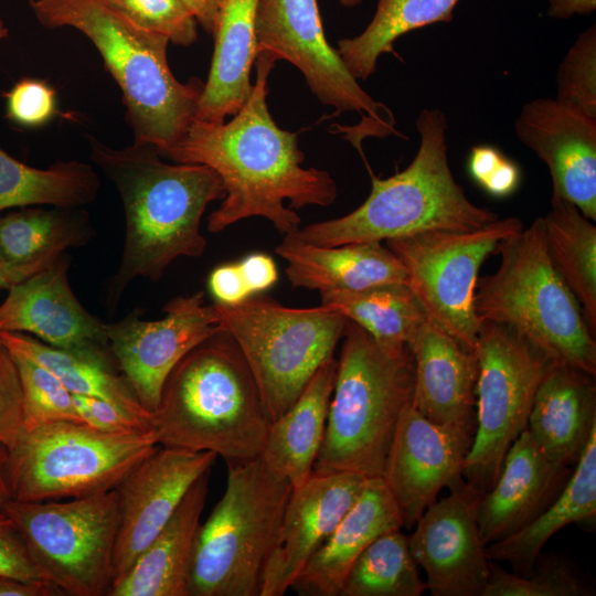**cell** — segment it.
Listing matches in <instances>:
<instances>
[{"label":"cell","instance_id":"40","mask_svg":"<svg viewBox=\"0 0 596 596\" xmlns=\"http://www.w3.org/2000/svg\"><path fill=\"white\" fill-rule=\"evenodd\" d=\"M555 98L596 117V24L576 38L561 61Z\"/></svg>","mask_w":596,"mask_h":596},{"label":"cell","instance_id":"22","mask_svg":"<svg viewBox=\"0 0 596 596\" xmlns=\"http://www.w3.org/2000/svg\"><path fill=\"white\" fill-rule=\"evenodd\" d=\"M568 468L552 461L525 428L508 449L494 485L480 497L477 519L486 546L542 513L565 486Z\"/></svg>","mask_w":596,"mask_h":596},{"label":"cell","instance_id":"16","mask_svg":"<svg viewBox=\"0 0 596 596\" xmlns=\"http://www.w3.org/2000/svg\"><path fill=\"white\" fill-rule=\"evenodd\" d=\"M418 518L408 544L433 596H482L490 576L477 512L483 492L465 478Z\"/></svg>","mask_w":596,"mask_h":596},{"label":"cell","instance_id":"17","mask_svg":"<svg viewBox=\"0 0 596 596\" xmlns=\"http://www.w3.org/2000/svg\"><path fill=\"white\" fill-rule=\"evenodd\" d=\"M216 457L213 451L159 446L115 488L119 526L113 558V584L162 530L188 490L211 469Z\"/></svg>","mask_w":596,"mask_h":596},{"label":"cell","instance_id":"21","mask_svg":"<svg viewBox=\"0 0 596 596\" xmlns=\"http://www.w3.org/2000/svg\"><path fill=\"white\" fill-rule=\"evenodd\" d=\"M368 478L352 472L313 473L292 488L260 595L283 596L360 496Z\"/></svg>","mask_w":596,"mask_h":596},{"label":"cell","instance_id":"48","mask_svg":"<svg viewBox=\"0 0 596 596\" xmlns=\"http://www.w3.org/2000/svg\"><path fill=\"white\" fill-rule=\"evenodd\" d=\"M238 266L253 295L270 288L278 279L275 262L267 254L252 253Z\"/></svg>","mask_w":596,"mask_h":596},{"label":"cell","instance_id":"39","mask_svg":"<svg viewBox=\"0 0 596 596\" xmlns=\"http://www.w3.org/2000/svg\"><path fill=\"white\" fill-rule=\"evenodd\" d=\"M12 354L23 392L24 432L61 421L84 423L72 393L52 372L21 354Z\"/></svg>","mask_w":596,"mask_h":596},{"label":"cell","instance_id":"9","mask_svg":"<svg viewBox=\"0 0 596 596\" xmlns=\"http://www.w3.org/2000/svg\"><path fill=\"white\" fill-rule=\"evenodd\" d=\"M213 307L254 376L270 423L292 406L317 370L333 356L348 321L323 305L290 308L258 294Z\"/></svg>","mask_w":596,"mask_h":596},{"label":"cell","instance_id":"2","mask_svg":"<svg viewBox=\"0 0 596 596\" xmlns=\"http://www.w3.org/2000/svg\"><path fill=\"white\" fill-rule=\"evenodd\" d=\"M89 157L113 182L125 213L119 267L107 290L114 308L138 277L157 281L178 257H199L206 247L200 225L206 206L225 198L220 175L198 163H167L150 143L120 149L87 135Z\"/></svg>","mask_w":596,"mask_h":596},{"label":"cell","instance_id":"42","mask_svg":"<svg viewBox=\"0 0 596 596\" xmlns=\"http://www.w3.org/2000/svg\"><path fill=\"white\" fill-rule=\"evenodd\" d=\"M56 110V93L41 79L22 78L6 95V117L23 128L45 125Z\"/></svg>","mask_w":596,"mask_h":596},{"label":"cell","instance_id":"3","mask_svg":"<svg viewBox=\"0 0 596 596\" xmlns=\"http://www.w3.org/2000/svg\"><path fill=\"white\" fill-rule=\"evenodd\" d=\"M269 424L240 348L221 330L171 371L150 432L160 446L213 451L234 465L260 457Z\"/></svg>","mask_w":596,"mask_h":596},{"label":"cell","instance_id":"6","mask_svg":"<svg viewBox=\"0 0 596 596\" xmlns=\"http://www.w3.org/2000/svg\"><path fill=\"white\" fill-rule=\"evenodd\" d=\"M323 440L313 473L382 477L404 411L412 405L414 359L408 347L389 351L347 321Z\"/></svg>","mask_w":596,"mask_h":596},{"label":"cell","instance_id":"24","mask_svg":"<svg viewBox=\"0 0 596 596\" xmlns=\"http://www.w3.org/2000/svg\"><path fill=\"white\" fill-rule=\"evenodd\" d=\"M403 528L400 511L381 477L368 478L360 496L291 589L301 596H340L350 568L381 534Z\"/></svg>","mask_w":596,"mask_h":596},{"label":"cell","instance_id":"33","mask_svg":"<svg viewBox=\"0 0 596 596\" xmlns=\"http://www.w3.org/2000/svg\"><path fill=\"white\" fill-rule=\"evenodd\" d=\"M543 224L551 263L577 299L595 336L596 226L574 204L555 195Z\"/></svg>","mask_w":596,"mask_h":596},{"label":"cell","instance_id":"14","mask_svg":"<svg viewBox=\"0 0 596 596\" xmlns=\"http://www.w3.org/2000/svg\"><path fill=\"white\" fill-rule=\"evenodd\" d=\"M255 28L258 53L296 66L323 105L358 113L377 135H400L391 110L361 87L329 44L317 0H258Z\"/></svg>","mask_w":596,"mask_h":596},{"label":"cell","instance_id":"34","mask_svg":"<svg viewBox=\"0 0 596 596\" xmlns=\"http://www.w3.org/2000/svg\"><path fill=\"white\" fill-rule=\"evenodd\" d=\"M100 188L94 168L58 160L46 169L30 167L0 148V211L33 205L84 207Z\"/></svg>","mask_w":596,"mask_h":596},{"label":"cell","instance_id":"12","mask_svg":"<svg viewBox=\"0 0 596 596\" xmlns=\"http://www.w3.org/2000/svg\"><path fill=\"white\" fill-rule=\"evenodd\" d=\"M475 352L476 430L464 478L486 492L508 449L526 428L536 390L553 361L513 328L491 321L481 322Z\"/></svg>","mask_w":596,"mask_h":596},{"label":"cell","instance_id":"31","mask_svg":"<svg viewBox=\"0 0 596 596\" xmlns=\"http://www.w3.org/2000/svg\"><path fill=\"white\" fill-rule=\"evenodd\" d=\"M596 430L588 439L562 491L532 522L513 534L486 546L490 561L513 565L515 574H528L545 543L561 529L595 521Z\"/></svg>","mask_w":596,"mask_h":596},{"label":"cell","instance_id":"23","mask_svg":"<svg viewBox=\"0 0 596 596\" xmlns=\"http://www.w3.org/2000/svg\"><path fill=\"white\" fill-rule=\"evenodd\" d=\"M414 359L412 405L427 419L476 430L478 359L426 319L408 342Z\"/></svg>","mask_w":596,"mask_h":596},{"label":"cell","instance_id":"54","mask_svg":"<svg viewBox=\"0 0 596 596\" xmlns=\"http://www.w3.org/2000/svg\"><path fill=\"white\" fill-rule=\"evenodd\" d=\"M9 35V29L7 28L4 21L0 17V41L4 40Z\"/></svg>","mask_w":596,"mask_h":596},{"label":"cell","instance_id":"28","mask_svg":"<svg viewBox=\"0 0 596 596\" xmlns=\"http://www.w3.org/2000/svg\"><path fill=\"white\" fill-rule=\"evenodd\" d=\"M258 0H223L215 28L214 52L194 120L220 124L247 102L252 66L258 54Z\"/></svg>","mask_w":596,"mask_h":596},{"label":"cell","instance_id":"46","mask_svg":"<svg viewBox=\"0 0 596 596\" xmlns=\"http://www.w3.org/2000/svg\"><path fill=\"white\" fill-rule=\"evenodd\" d=\"M0 575L46 582L31 560L15 523L3 510H0Z\"/></svg>","mask_w":596,"mask_h":596},{"label":"cell","instance_id":"18","mask_svg":"<svg viewBox=\"0 0 596 596\" xmlns=\"http://www.w3.org/2000/svg\"><path fill=\"white\" fill-rule=\"evenodd\" d=\"M475 432L436 424L413 405L402 414L382 479L403 521L413 528L439 491L464 478Z\"/></svg>","mask_w":596,"mask_h":596},{"label":"cell","instance_id":"1","mask_svg":"<svg viewBox=\"0 0 596 596\" xmlns=\"http://www.w3.org/2000/svg\"><path fill=\"white\" fill-rule=\"evenodd\" d=\"M275 63L270 54L259 52L255 84L240 111L227 123L194 120L161 156L178 163L207 166L222 179L226 194L207 219L211 233L260 216L284 236L292 235L301 223L295 210L327 206L337 199L329 172L302 167L299 134L278 127L269 113L267 82Z\"/></svg>","mask_w":596,"mask_h":596},{"label":"cell","instance_id":"32","mask_svg":"<svg viewBox=\"0 0 596 596\" xmlns=\"http://www.w3.org/2000/svg\"><path fill=\"white\" fill-rule=\"evenodd\" d=\"M0 342L52 372L72 394L95 396L131 413L150 430L151 413L137 400L123 374L111 368L114 359L77 353L49 345L21 332H0Z\"/></svg>","mask_w":596,"mask_h":596},{"label":"cell","instance_id":"30","mask_svg":"<svg viewBox=\"0 0 596 596\" xmlns=\"http://www.w3.org/2000/svg\"><path fill=\"white\" fill-rule=\"evenodd\" d=\"M93 236L82 207L33 205L0 216V257L26 278Z\"/></svg>","mask_w":596,"mask_h":596},{"label":"cell","instance_id":"44","mask_svg":"<svg viewBox=\"0 0 596 596\" xmlns=\"http://www.w3.org/2000/svg\"><path fill=\"white\" fill-rule=\"evenodd\" d=\"M24 433L23 392L13 354L0 342V443L13 446Z\"/></svg>","mask_w":596,"mask_h":596},{"label":"cell","instance_id":"29","mask_svg":"<svg viewBox=\"0 0 596 596\" xmlns=\"http://www.w3.org/2000/svg\"><path fill=\"white\" fill-rule=\"evenodd\" d=\"M337 364L334 356L329 358L292 406L269 424L260 458L292 488L312 475L324 436Z\"/></svg>","mask_w":596,"mask_h":596},{"label":"cell","instance_id":"4","mask_svg":"<svg viewBox=\"0 0 596 596\" xmlns=\"http://www.w3.org/2000/svg\"><path fill=\"white\" fill-rule=\"evenodd\" d=\"M29 6L40 24L73 28L93 43L123 94L135 141L153 145L162 156L182 139L204 83L177 79L167 58L168 38L136 25L105 0H29Z\"/></svg>","mask_w":596,"mask_h":596},{"label":"cell","instance_id":"53","mask_svg":"<svg viewBox=\"0 0 596 596\" xmlns=\"http://www.w3.org/2000/svg\"><path fill=\"white\" fill-rule=\"evenodd\" d=\"M24 279L26 277L23 274L7 265L0 257V290H9L12 286Z\"/></svg>","mask_w":596,"mask_h":596},{"label":"cell","instance_id":"55","mask_svg":"<svg viewBox=\"0 0 596 596\" xmlns=\"http://www.w3.org/2000/svg\"><path fill=\"white\" fill-rule=\"evenodd\" d=\"M339 2L347 8L355 7L362 2V0H339Z\"/></svg>","mask_w":596,"mask_h":596},{"label":"cell","instance_id":"19","mask_svg":"<svg viewBox=\"0 0 596 596\" xmlns=\"http://www.w3.org/2000/svg\"><path fill=\"white\" fill-rule=\"evenodd\" d=\"M518 139L547 167L552 195L596 220V117L556 98L525 103L514 121Z\"/></svg>","mask_w":596,"mask_h":596},{"label":"cell","instance_id":"52","mask_svg":"<svg viewBox=\"0 0 596 596\" xmlns=\"http://www.w3.org/2000/svg\"><path fill=\"white\" fill-rule=\"evenodd\" d=\"M12 500L10 480H9V451L0 443V510Z\"/></svg>","mask_w":596,"mask_h":596},{"label":"cell","instance_id":"41","mask_svg":"<svg viewBox=\"0 0 596 596\" xmlns=\"http://www.w3.org/2000/svg\"><path fill=\"white\" fill-rule=\"evenodd\" d=\"M136 25L170 42L190 46L198 39V22L180 0H105Z\"/></svg>","mask_w":596,"mask_h":596},{"label":"cell","instance_id":"45","mask_svg":"<svg viewBox=\"0 0 596 596\" xmlns=\"http://www.w3.org/2000/svg\"><path fill=\"white\" fill-rule=\"evenodd\" d=\"M77 413L87 425L107 433L150 432L138 417L108 401L72 394Z\"/></svg>","mask_w":596,"mask_h":596},{"label":"cell","instance_id":"37","mask_svg":"<svg viewBox=\"0 0 596 596\" xmlns=\"http://www.w3.org/2000/svg\"><path fill=\"white\" fill-rule=\"evenodd\" d=\"M425 590L408 536L397 529L377 536L360 554L340 596H419Z\"/></svg>","mask_w":596,"mask_h":596},{"label":"cell","instance_id":"49","mask_svg":"<svg viewBox=\"0 0 596 596\" xmlns=\"http://www.w3.org/2000/svg\"><path fill=\"white\" fill-rule=\"evenodd\" d=\"M62 593L46 582H28L0 575V596H55Z\"/></svg>","mask_w":596,"mask_h":596},{"label":"cell","instance_id":"13","mask_svg":"<svg viewBox=\"0 0 596 596\" xmlns=\"http://www.w3.org/2000/svg\"><path fill=\"white\" fill-rule=\"evenodd\" d=\"M523 227L522 220L508 216L471 231H430L385 242L427 319L475 351L482 322L473 306L480 267Z\"/></svg>","mask_w":596,"mask_h":596},{"label":"cell","instance_id":"51","mask_svg":"<svg viewBox=\"0 0 596 596\" xmlns=\"http://www.w3.org/2000/svg\"><path fill=\"white\" fill-rule=\"evenodd\" d=\"M193 14L202 29L213 34L223 0H180Z\"/></svg>","mask_w":596,"mask_h":596},{"label":"cell","instance_id":"47","mask_svg":"<svg viewBox=\"0 0 596 596\" xmlns=\"http://www.w3.org/2000/svg\"><path fill=\"white\" fill-rule=\"evenodd\" d=\"M207 286L215 302L222 305H235L253 295L238 263H226L215 267L209 276Z\"/></svg>","mask_w":596,"mask_h":596},{"label":"cell","instance_id":"38","mask_svg":"<svg viewBox=\"0 0 596 596\" xmlns=\"http://www.w3.org/2000/svg\"><path fill=\"white\" fill-rule=\"evenodd\" d=\"M531 576L511 574L490 562V576L482 596H583L590 589L565 560L538 556ZM531 568V570H532ZM531 572V571H530Z\"/></svg>","mask_w":596,"mask_h":596},{"label":"cell","instance_id":"50","mask_svg":"<svg viewBox=\"0 0 596 596\" xmlns=\"http://www.w3.org/2000/svg\"><path fill=\"white\" fill-rule=\"evenodd\" d=\"M547 3L546 15L557 20L592 14L596 10V0H547Z\"/></svg>","mask_w":596,"mask_h":596},{"label":"cell","instance_id":"7","mask_svg":"<svg viewBox=\"0 0 596 596\" xmlns=\"http://www.w3.org/2000/svg\"><path fill=\"white\" fill-rule=\"evenodd\" d=\"M496 273L478 278L475 311L509 326L553 362L596 374V341L572 291L549 257L543 216L502 241Z\"/></svg>","mask_w":596,"mask_h":596},{"label":"cell","instance_id":"10","mask_svg":"<svg viewBox=\"0 0 596 596\" xmlns=\"http://www.w3.org/2000/svg\"><path fill=\"white\" fill-rule=\"evenodd\" d=\"M159 446L151 432L107 433L81 422L25 430L8 448L12 500H62L113 490Z\"/></svg>","mask_w":596,"mask_h":596},{"label":"cell","instance_id":"15","mask_svg":"<svg viewBox=\"0 0 596 596\" xmlns=\"http://www.w3.org/2000/svg\"><path fill=\"white\" fill-rule=\"evenodd\" d=\"M160 320H142L139 311L106 323L109 351L140 405L153 413L174 366L196 345L221 331L204 292L178 296L162 308Z\"/></svg>","mask_w":596,"mask_h":596},{"label":"cell","instance_id":"43","mask_svg":"<svg viewBox=\"0 0 596 596\" xmlns=\"http://www.w3.org/2000/svg\"><path fill=\"white\" fill-rule=\"evenodd\" d=\"M467 168L471 179L493 198L510 196L521 183L519 166L493 146L471 147Z\"/></svg>","mask_w":596,"mask_h":596},{"label":"cell","instance_id":"26","mask_svg":"<svg viewBox=\"0 0 596 596\" xmlns=\"http://www.w3.org/2000/svg\"><path fill=\"white\" fill-rule=\"evenodd\" d=\"M275 252L287 262L285 274L294 288L361 290L406 284L402 263L381 242L319 246L285 235Z\"/></svg>","mask_w":596,"mask_h":596},{"label":"cell","instance_id":"5","mask_svg":"<svg viewBox=\"0 0 596 596\" xmlns=\"http://www.w3.org/2000/svg\"><path fill=\"white\" fill-rule=\"evenodd\" d=\"M415 126L419 146L403 171L381 179L369 168L372 188L360 206L341 217L299 227L292 235L319 246H339L430 231H471L499 219L473 204L454 178L444 111L424 108Z\"/></svg>","mask_w":596,"mask_h":596},{"label":"cell","instance_id":"35","mask_svg":"<svg viewBox=\"0 0 596 596\" xmlns=\"http://www.w3.org/2000/svg\"><path fill=\"white\" fill-rule=\"evenodd\" d=\"M321 305L363 328L389 351L405 349L427 319L406 284H385L361 290L320 291Z\"/></svg>","mask_w":596,"mask_h":596},{"label":"cell","instance_id":"25","mask_svg":"<svg viewBox=\"0 0 596 596\" xmlns=\"http://www.w3.org/2000/svg\"><path fill=\"white\" fill-rule=\"evenodd\" d=\"M594 375L553 362L540 383L526 429L554 462L575 466L596 430Z\"/></svg>","mask_w":596,"mask_h":596},{"label":"cell","instance_id":"11","mask_svg":"<svg viewBox=\"0 0 596 596\" xmlns=\"http://www.w3.org/2000/svg\"><path fill=\"white\" fill-rule=\"evenodd\" d=\"M2 510L44 581L62 595L108 596L119 526L115 489L66 501L11 500Z\"/></svg>","mask_w":596,"mask_h":596},{"label":"cell","instance_id":"36","mask_svg":"<svg viewBox=\"0 0 596 596\" xmlns=\"http://www.w3.org/2000/svg\"><path fill=\"white\" fill-rule=\"evenodd\" d=\"M459 0H379L368 26L356 36L338 41V52L359 81L372 76L382 54L394 50L395 41L411 31L450 22Z\"/></svg>","mask_w":596,"mask_h":596},{"label":"cell","instance_id":"27","mask_svg":"<svg viewBox=\"0 0 596 596\" xmlns=\"http://www.w3.org/2000/svg\"><path fill=\"white\" fill-rule=\"evenodd\" d=\"M209 478L210 470L191 486L167 524L113 584L108 596H189L193 545Z\"/></svg>","mask_w":596,"mask_h":596},{"label":"cell","instance_id":"20","mask_svg":"<svg viewBox=\"0 0 596 596\" xmlns=\"http://www.w3.org/2000/svg\"><path fill=\"white\" fill-rule=\"evenodd\" d=\"M70 259L61 255L47 268L9 289L0 305V332L33 334L54 348L114 359L106 322L89 313L68 280Z\"/></svg>","mask_w":596,"mask_h":596},{"label":"cell","instance_id":"8","mask_svg":"<svg viewBox=\"0 0 596 596\" xmlns=\"http://www.w3.org/2000/svg\"><path fill=\"white\" fill-rule=\"evenodd\" d=\"M225 491L195 536L189 596H259L291 483L260 457L227 465Z\"/></svg>","mask_w":596,"mask_h":596}]
</instances>
